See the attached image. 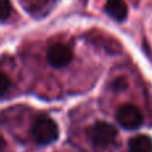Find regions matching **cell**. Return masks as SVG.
I'll use <instances>...</instances> for the list:
<instances>
[{
  "mask_svg": "<svg viewBox=\"0 0 152 152\" xmlns=\"http://www.w3.org/2000/svg\"><path fill=\"white\" fill-rule=\"evenodd\" d=\"M32 136L37 144H51L59 137L58 124L48 116H39L32 126Z\"/></svg>",
  "mask_w": 152,
  "mask_h": 152,
  "instance_id": "obj_1",
  "label": "cell"
},
{
  "mask_svg": "<svg viewBox=\"0 0 152 152\" xmlns=\"http://www.w3.org/2000/svg\"><path fill=\"white\" fill-rule=\"evenodd\" d=\"M88 136L96 147H107L118 136V131L107 121H97L88 129Z\"/></svg>",
  "mask_w": 152,
  "mask_h": 152,
  "instance_id": "obj_2",
  "label": "cell"
},
{
  "mask_svg": "<svg viewBox=\"0 0 152 152\" xmlns=\"http://www.w3.org/2000/svg\"><path fill=\"white\" fill-rule=\"evenodd\" d=\"M118 121L126 129H136L142 126L143 115L140 110L134 104H124L118 110L116 113Z\"/></svg>",
  "mask_w": 152,
  "mask_h": 152,
  "instance_id": "obj_3",
  "label": "cell"
},
{
  "mask_svg": "<svg viewBox=\"0 0 152 152\" xmlns=\"http://www.w3.org/2000/svg\"><path fill=\"white\" fill-rule=\"evenodd\" d=\"M47 59L52 67L63 68L72 61V50L63 43H56L52 47H50L47 52Z\"/></svg>",
  "mask_w": 152,
  "mask_h": 152,
  "instance_id": "obj_4",
  "label": "cell"
},
{
  "mask_svg": "<svg viewBox=\"0 0 152 152\" xmlns=\"http://www.w3.org/2000/svg\"><path fill=\"white\" fill-rule=\"evenodd\" d=\"M104 10L111 18L118 21H123L128 13V7L124 0H107Z\"/></svg>",
  "mask_w": 152,
  "mask_h": 152,
  "instance_id": "obj_5",
  "label": "cell"
},
{
  "mask_svg": "<svg viewBox=\"0 0 152 152\" xmlns=\"http://www.w3.org/2000/svg\"><path fill=\"white\" fill-rule=\"evenodd\" d=\"M129 152H152V140L144 135L134 137L129 142Z\"/></svg>",
  "mask_w": 152,
  "mask_h": 152,
  "instance_id": "obj_6",
  "label": "cell"
},
{
  "mask_svg": "<svg viewBox=\"0 0 152 152\" xmlns=\"http://www.w3.org/2000/svg\"><path fill=\"white\" fill-rule=\"evenodd\" d=\"M11 12H12V5L10 0H0V20H7Z\"/></svg>",
  "mask_w": 152,
  "mask_h": 152,
  "instance_id": "obj_7",
  "label": "cell"
},
{
  "mask_svg": "<svg viewBox=\"0 0 152 152\" xmlns=\"http://www.w3.org/2000/svg\"><path fill=\"white\" fill-rule=\"evenodd\" d=\"M10 86H11L10 77H8V76L5 75V74L0 72V96H3V95H4L5 92L8 91Z\"/></svg>",
  "mask_w": 152,
  "mask_h": 152,
  "instance_id": "obj_8",
  "label": "cell"
},
{
  "mask_svg": "<svg viewBox=\"0 0 152 152\" xmlns=\"http://www.w3.org/2000/svg\"><path fill=\"white\" fill-rule=\"evenodd\" d=\"M5 147H7V143H5L4 137H3L1 135H0V152L4 151V150H5Z\"/></svg>",
  "mask_w": 152,
  "mask_h": 152,
  "instance_id": "obj_9",
  "label": "cell"
}]
</instances>
